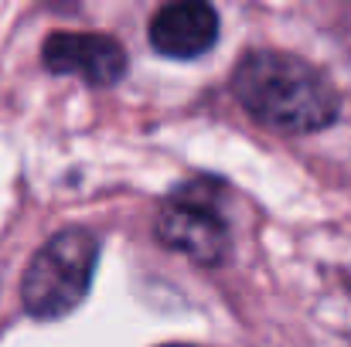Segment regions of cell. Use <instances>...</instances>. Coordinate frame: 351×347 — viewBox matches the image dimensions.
Here are the masks:
<instances>
[{
	"label": "cell",
	"mask_w": 351,
	"mask_h": 347,
	"mask_svg": "<svg viewBox=\"0 0 351 347\" xmlns=\"http://www.w3.org/2000/svg\"><path fill=\"white\" fill-rule=\"evenodd\" d=\"M232 92L256 123L304 136L338 119L335 86L304 58L283 51H249L232 75Z\"/></svg>",
	"instance_id": "6da1fadb"
},
{
	"label": "cell",
	"mask_w": 351,
	"mask_h": 347,
	"mask_svg": "<svg viewBox=\"0 0 351 347\" xmlns=\"http://www.w3.org/2000/svg\"><path fill=\"white\" fill-rule=\"evenodd\" d=\"M96 259H99V242L93 231L62 229L58 235H51L34 252L24 272L21 296L27 313L38 320H58L72 313L93 286Z\"/></svg>",
	"instance_id": "7a4b0ae2"
},
{
	"label": "cell",
	"mask_w": 351,
	"mask_h": 347,
	"mask_svg": "<svg viewBox=\"0 0 351 347\" xmlns=\"http://www.w3.org/2000/svg\"><path fill=\"white\" fill-rule=\"evenodd\" d=\"M157 238L174 248L184 252L188 259L202 262V266H219L229 255V222L222 211V194L208 184H184L178 188L157 211Z\"/></svg>",
	"instance_id": "3957f363"
},
{
	"label": "cell",
	"mask_w": 351,
	"mask_h": 347,
	"mask_svg": "<svg viewBox=\"0 0 351 347\" xmlns=\"http://www.w3.org/2000/svg\"><path fill=\"white\" fill-rule=\"evenodd\" d=\"M41 58L58 75H75L89 86H113L126 72V51L106 34L58 31L45 41Z\"/></svg>",
	"instance_id": "277c9868"
},
{
	"label": "cell",
	"mask_w": 351,
	"mask_h": 347,
	"mask_svg": "<svg viewBox=\"0 0 351 347\" xmlns=\"http://www.w3.org/2000/svg\"><path fill=\"white\" fill-rule=\"evenodd\" d=\"M219 38V14L205 0H178L154 14L150 44L164 58H198Z\"/></svg>",
	"instance_id": "5b68a950"
}]
</instances>
